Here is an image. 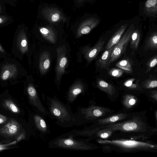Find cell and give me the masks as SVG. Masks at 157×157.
I'll use <instances>...</instances> for the list:
<instances>
[{
    "instance_id": "obj_10",
    "label": "cell",
    "mask_w": 157,
    "mask_h": 157,
    "mask_svg": "<svg viewBox=\"0 0 157 157\" xmlns=\"http://www.w3.org/2000/svg\"><path fill=\"white\" fill-rule=\"evenodd\" d=\"M96 86L105 92L111 101H114L117 100L118 96L117 94L116 90L111 84L103 79L98 78L97 81Z\"/></svg>"
},
{
    "instance_id": "obj_36",
    "label": "cell",
    "mask_w": 157,
    "mask_h": 157,
    "mask_svg": "<svg viewBox=\"0 0 157 157\" xmlns=\"http://www.w3.org/2000/svg\"><path fill=\"white\" fill-rule=\"evenodd\" d=\"M81 0V1H82V0Z\"/></svg>"
},
{
    "instance_id": "obj_16",
    "label": "cell",
    "mask_w": 157,
    "mask_h": 157,
    "mask_svg": "<svg viewBox=\"0 0 157 157\" xmlns=\"http://www.w3.org/2000/svg\"><path fill=\"white\" fill-rule=\"evenodd\" d=\"M49 52L45 51L40 54L39 59V68L42 74H45L48 70L50 64Z\"/></svg>"
},
{
    "instance_id": "obj_1",
    "label": "cell",
    "mask_w": 157,
    "mask_h": 157,
    "mask_svg": "<svg viewBox=\"0 0 157 157\" xmlns=\"http://www.w3.org/2000/svg\"><path fill=\"white\" fill-rule=\"evenodd\" d=\"M146 112H136L132 116L124 121L100 128L111 131V137L148 140L157 132V129L148 124Z\"/></svg>"
},
{
    "instance_id": "obj_13",
    "label": "cell",
    "mask_w": 157,
    "mask_h": 157,
    "mask_svg": "<svg viewBox=\"0 0 157 157\" xmlns=\"http://www.w3.org/2000/svg\"><path fill=\"white\" fill-rule=\"evenodd\" d=\"M142 12L145 16L151 18L157 17V0H145L142 5Z\"/></svg>"
},
{
    "instance_id": "obj_29",
    "label": "cell",
    "mask_w": 157,
    "mask_h": 157,
    "mask_svg": "<svg viewBox=\"0 0 157 157\" xmlns=\"http://www.w3.org/2000/svg\"><path fill=\"white\" fill-rule=\"evenodd\" d=\"M28 93L32 99H38L35 89L32 86H29L28 88Z\"/></svg>"
},
{
    "instance_id": "obj_37",
    "label": "cell",
    "mask_w": 157,
    "mask_h": 157,
    "mask_svg": "<svg viewBox=\"0 0 157 157\" xmlns=\"http://www.w3.org/2000/svg\"></svg>"
},
{
    "instance_id": "obj_14",
    "label": "cell",
    "mask_w": 157,
    "mask_h": 157,
    "mask_svg": "<svg viewBox=\"0 0 157 157\" xmlns=\"http://www.w3.org/2000/svg\"><path fill=\"white\" fill-rule=\"evenodd\" d=\"M128 25V22L125 23L118 28L109 40L105 47V50L115 45L119 41L125 31Z\"/></svg>"
},
{
    "instance_id": "obj_4",
    "label": "cell",
    "mask_w": 157,
    "mask_h": 157,
    "mask_svg": "<svg viewBox=\"0 0 157 157\" xmlns=\"http://www.w3.org/2000/svg\"><path fill=\"white\" fill-rule=\"evenodd\" d=\"M135 28L134 24H131L125 31L119 41L115 45L108 61L109 67L111 63L116 61L125 52L130 41L131 34Z\"/></svg>"
},
{
    "instance_id": "obj_20",
    "label": "cell",
    "mask_w": 157,
    "mask_h": 157,
    "mask_svg": "<svg viewBox=\"0 0 157 157\" xmlns=\"http://www.w3.org/2000/svg\"><path fill=\"white\" fill-rule=\"evenodd\" d=\"M144 48L145 50H157V32L155 31L151 33L147 39Z\"/></svg>"
},
{
    "instance_id": "obj_28",
    "label": "cell",
    "mask_w": 157,
    "mask_h": 157,
    "mask_svg": "<svg viewBox=\"0 0 157 157\" xmlns=\"http://www.w3.org/2000/svg\"><path fill=\"white\" fill-rule=\"evenodd\" d=\"M124 72V71L121 69L113 68L109 70L108 74L112 77L119 78L122 75Z\"/></svg>"
},
{
    "instance_id": "obj_8",
    "label": "cell",
    "mask_w": 157,
    "mask_h": 157,
    "mask_svg": "<svg viewBox=\"0 0 157 157\" xmlns=\"http://www.w3.org/2000/svg\"><path fill=\"white\" fill-rule=\"evenodd\" d=\"M41 13L43 17L51 22H57L66 20L60 11L56 8H45L42 10Z\"/></svg>"
},
{
    "instance_id": "obj_22",
    "label": "cell",
    "mask_w": 157,
    "mask_h": 157,
    "mask_svg": "<svg viewBox=\"0 0 157 157\" xmlns=\"http://www.w3.org/2000/svg\"><path fill=\"white\" fill-rule=\"evenodd\" d=\"M115 66L123 70L124 72L132 74L133 70L131 64L128 59L122 60L117 62Z\"/></svg>"
},
{
    "instance_id": "obj_7",
    "label": "cell",
    "mask_w": 157,
    "mask_h": 157,
    "mask_svg": "<svg viewBox=\"0 0 157 157\" xmlns=\"http://www.w3.org/2000/svg\"><path fill=\"white\" fill-rule=\"evenodd\" d=\"M56 52L57 58L56 71L57 80H59L65 72V66L67 62L65 46L59 47L56 49Z\"/></svg>"
},
{
    "instance_id": "obj_26",
    "label": "cell",
    "mask_w": 157,
    "mask_h": 157,
    "mask_svg": "<svg viewBox=\"0 0 157 157\" xmlns=\"http://www.w3.org/2000/svg\"><path fill=\"white\" fill-rule=\"evenodd\" d=\"M35 120L37 126L39 129L42 131L45 132L47 129V127L45 121L39 116L35 117Z\"/></svg>"
},
{
    "instance_id": "obj_15",
    "label": "cell",
    "mask_w": 157,
    "mask_h": 157,
    "mask_svg": "<svg viewBox=\"0 0 157 157\" xmlns=\"http://www.w3.org/2000/svg\"><path fill=\"white\" fill-rule=\"evenodd\" d=\"M19 129L18 123L15 120H11L1 128L0 132L6 135L12 136L17 134Z\"/></svg>"
},
{
    "instance_id": "obj_3",
    "label": "cell",
    "mask_w": 157,
    "mask_h": 157,
    "mask_svg": "<svg viewBox=\"0 0 157 157\" xmlns=\"http://www.w3.org/2000/svg\"><path fill=\"white\" fill-rule=\"evenodd\" d=\"M135 112H131L121 109L106 117L97 120L89 128L88 133L102 126L118 123L131 117Z\"/></svg>"
},
{
    "instance_id": "obj_27",
    "label": "cell",
    "mask_w": 157,
    "mask_h": 157,
    "mask_svg": "<svg viewBox=\"0 0 157 157\" xmlns=\"http://www.w3.org/2000/svg\"><path fill=\"white\" fill-rule=\"evenodd\" d=\"M4 104L5 106L12 112L16 113L19 112L18 107L11 100H5Z\"/></svg>"
},
{
    "instance_id": "obj_2",
    "label": "cell",
    "mask_w": 157,
    "mask_h": 157,
    "mask_svg": "<svg viewBox=\"0 0 157 157\" xmlns=\"http://www.w3.org/2000/svg\"><path fill=\"white\" fill-rule=\"evenodd\" d=\"M96 140L106 152L115 151L122 153L154 152L156 151L157 150L156 144L149 140L110 137L106 139Z\"/></svg>"
},
{
    "instance_id": "obj_34",
    "label": "cell",
    "mask_w": 157,
    "mask_h": 157,
    "mask_svg": "<svg viewBox=\"0 0 157 157\" xmlns=\"http://www.w3.org/2000/svg\"><path fill=\"white\" fill-rule=\"evenodd\" d=\"M3 21V19L2 18L0 17V24L2 23Z\"/></svg>"
},
{
    "instance_id": "obj_18",
    "label": "cell",
    "mask_w": 157,
    "mask_h": 157,
    "mask_svg": "<svg viewBox=\"0 0 157 157\" xmlns=\"http://www.w3.org/2000/svg\"><path fill=\"white\" fill-rule=\"evenodd\" d=\"M139 79L132 78L127 79L123 84V86L128 90L132 91H142L144 89L139 84Z\"/></svg>"
},
{
    "instance_id": "obj_6",
    "label": "cell",
    "mask_w": 157,
    "mask_h": 157,
    "mask_svg": "<svg viewBox=\"0 0 157 157\" xmlns=\"http://www.w3.org/2000/svg\"><path fill=\"white\" fill-rule=\"evenodd\" d=\"M116 112V111L109 108L98 105L96 103L90 105L84 111L85 117L88 122L93 123Z\"/></svg>"
},
{
    "instance_id": "obj_30",
    "label": "cell",
    "mask_w": 157,
    "mask_h": 157,
    "mask_svg": "<svg viewBox=\"0 0 157 157\" xmlns=\"http://www.w3.org/2000/svg\"><path fill=\"white\" fill-rule=\"evenodd\" d=\"M148 98L150 101L156 103L157 101V90H151L150 92Z\"/></svg>"
},
{
    "instance_id": "obj_11",
    "label": "cell",
    "mask_w": 157,
    "mask_h": 157,
    "mask_svg": "<svg viewBox=\"0 0 157 157\" xmlns=\"http://www.w3.org/2000/svg\"><path fill=\"white\" fill-rule=\"evenodd\" d=\"M140 101L136 96L130 93L125 94L122 96L121 99L123 106L121 109L130 112L137 106Z\"/></svg>"
},
{
    "instance_id": "obj_25",
    "label": "cell",
    "mask_w": 157,
    "mask_h": 157,
    "mask_svg": "<svg viewBox=\"0 0 157 157\" xmlns=\"http://www.w3.org/2000/svg\"><path fill=\"white\" fill-rule=\"evenodd\" d=\"M157 63V56L156 55L151 57L147 62L146 69L145 73H147L149 72L156 66Z\"/></svg>"
},
{
    "instance_id": "obj_33",
    "label": "cell",
    "mask_w": 157,
    "mask_h": 157,
    "mask_svg": "<svg viewBox=\"0 0 157 157\" xmlns=\"http://www.w3.org/2000/svg\"><path fill=\"white\" fill-rule=\"evenodd\" d=\"M21 46L23 47H25L27 45V42L26 40L25 39L23 40L21 42Z\"/></svg>"
},
{
    "instance_id": "obj_9",
    "label": "cell",
    "mask_w": 157,
    "mask_h": 157,
    "mask_svg": "<svg viewBox=\"0 0 157 157\" xmlns=\"http://www.w3.org/2000/svg\"><path fill=\"white\" fill-rule=\"evenodd\" d=\"M100 21V19L94 17L86 19L79 25L77 32V36L79 37L88 33L99 24Z\"/></svg>"
},
{
    "instance_id": "obj_12",
    "label": "cell",
    "mask_w": 157,
    "mask_h": 157,
    "mask_svg": "<svg viewBox=\"0 0 157 157\" xmlns=\"http://www.w3.org/2000/svg\"><path fill=\"white\" fill-rule=\"evenodd\" d=\"M105 41V39L101 38L92 47H88L86 48L84 53L85 57L88 62L94 59L103 50Z\"/></svg>"
},
{
    "instance_id": "obj_24",
    "label": "cell",
    "mask_w": 157,
    "mask_h": 157,
    "mask_svg": "<svg viewBox=\"0 0 157 157\" xmlns=\"http://www.w3.org/2000/svg\"><path fill=\"white\" fill-rule=\"evenodd\" d=\"M140 85L144 90L156 88L157 81L155 79H147L142 82Z\"/></svg>"
},
{
    "instance_id": "obj_32",
    "label": "cell",
    "mask_w": 157,
    "mask_h": 157,
    "mask_svg": "<svg viewBox=\"0 0 157 157\" xmlns=\"http://www.w3.org/2000/svg\"><path fill=\"white\" fill-rule=\"evenodd\" d=\"M6 120V118L5 116L0 114V124L4 123Z\"/></svg>"
},
{
    "instance_id": "obj_19",
    "label": "cell",
    "mask_w": 157,
    "mask_h": 157,
    "mask_svg": "<svg viewBox=\"0 0 157 157\" xmlns=\"http://www.w3.org/2000/svg\"><path fill=\"white\" fill-rule=\"evenodd\" d=\"M43 36L47 40L52 43L56 42V35L53 29L49 27H42L39 29Z\"/></svg>"
},
{
    "instance_id": "obj_17",
    "label": "cell",
    "mask_w": 157,
    "mask_h": 157,
    "mask_svg": "<svg viewBox=\"0 0 157 157\" xmlns=\"http://www.w3.org/2000/svg\"><path fill=\"white\" fill-rule=\"evenodd\" d=\"M115 46H112L104 52L97 62V65L98 67L101 68L108 69L109 67L108 61Z\"/></svg>"
},
{
    "instance_id": "obj_23",
    "label": "cell",
    "mask_w": 157,
    "mask_h": 157,
    "mask_svg": "<svg viewBox=\"0 0 157 157\" xmlns=\"http://www.w3.org/2000/svg\"><path fill=\"white\" fill-rule=\"evenodd\" d=\"M84 87L82 84L80 82H77L72 87L70 91V97L75 98L78 94L81 93Z\"/></svg>"
},
{
    "instance_id": "obj_35",
    "label": "cell",
    "mask_w": 157,
    "mask_h": 157,
    "mask_svg": "<svg viewBox=\"0 0 157 157\" xmlns=\"http://www.w3.org/2000/svg\"><path fill=\"white\" fill-rule=\"evenodd\" d=\"M2 48H1V47L0 46V50H2Z\"/></svg>"
},
{
    "instance_id": "obj_21",
    "label": "cell",
    "mask_w": 157,
    "mask_h": 157,
    "mask_svg": "<svg viewBox=\"0 0 157 157\" xmlns=\"http://www.w3.org/2000/svg\"><path fill=\"white\" fill-rule=\"evenodd\" d=\"M141 33L139 29H135L131 37L130 48L134 51L138 48L140 40Z\"/></svg>"
},
{
    "instance_id": "obj_31",
    "label": "cell",
    "mask_w": 157,
    "mask_h": 157,
    "mask_svg": "<svg viewBox=\"0 0 157 157\" xmlns=\"http://www.w3.org/2000/svg\"><path fill=\"white\" fill-rule=\"evenodd\" d=\"M10 75V72L8 70L5 71L3 73L2 76V79L4 80L7 79L9 77Z\"/></svg>"
},
{
    "instance_id": "obj_5",
    "label": "cell",
    "mask_w": 157,
    "mask_h": 157,
    "mask_svg": "<svg viewBox=\"0 0 157 157\" xmlns=\"http://www.w3.org/2000/svg\"><path fill=\"white\" fill-rule=\"evenodd\" d=\"M52 143L56 147L84 150H92L98 148V146L88 142L78 141L69 136L68 138L61 137Z\"/></svg>"
}]
</instances>
